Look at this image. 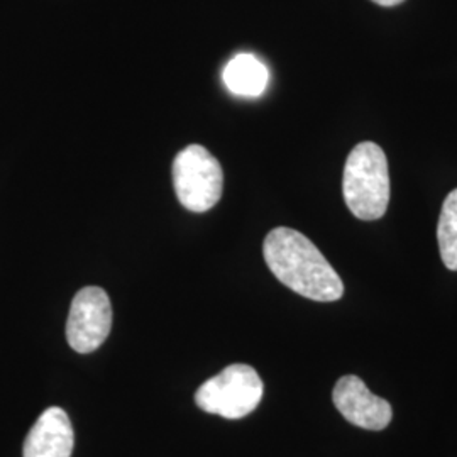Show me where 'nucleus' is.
<instances>
[{"label":"nucleus","mask_w":457,"mask_h":457,"mask_svg":"<svg viewBox=\"0 0 457 457\" xmlns=\"http://www.w3.org/2000/svg\"><path fill=\"white\" fill-rule=\"evenodd\" d=\"M271 273L295 294L315 302H336L344 283L309 237L290 228H273L262 245Z\"/></svg>","instance_id":"obj_1"},{"label":"nucleus","mask_w":457,"mask_h":457,"mask_svg":"<svg viewBox=\"0 0 457 457\" xmlns=\"http://www.w3.org/2000/svg\"><path fill=\"white\" fill-rule=\"evenodd\" d=\"M345 205L361 220L381 219L390 204V170L385 151L371 141L354 147L344 166Z\"/></svg>","instance_id":"obj_2"},{"label":"nucleus","mask_w":457,"mask_h":457,"mask_svg":"<svg viewBox=\"0 0 457 457\" xmlns=\"http://www.w3.org/2000/svg\"><path fill=\"white\" fill-rule=\"evenodd\" d=\"M262 378L247 364H230L195 393L196 407L224 419H243L262 403Z\"/></svg>","instance_id":"obj_3"},{"label":"nucleus","mask_w":457,"mask_h":457,"mask_svg":"<svg viewBox=\"0 0 457 457\" xmlns=\"http://www.w3.org/2000/svg\"><path fill=\"white\" fill-rule=\"evenodd\" d=\"M173 185L181 205L192 212H207L220 200L224 171L205 147L192 145L173 162Z\"/></svg>","instance_id":"obj_4"},{"label":"nucleus","mask_w":457,"mask_h":457,"mask_svg":"<svg viewBox=\"0 0 457 457\" xmlns=\"http://www.w3.org/2000/svg\"><path fill=\"white\" fill-rule=\"evenodd\" d=\"M112 327L109 295L98 287H87L75 295L66 322V339L71 349L88 354L105 343Z\"/></svg>","instance_id":"obj_5"},{"label":"nucleus","mask_w":457,"mask_h":457,"mask_svg":"<svg viewBox=\"0 0 457 457\" xmlns=\"http://www.w3.org/2000/svg\"><path fill=\"white\" fill-rule=\"evenodd\" d=\"M332 400L344 419L361 428L383 430L392 422V405L370 392L358 376H343L334 386Z\"/></svg>","instance_id":"obj_6"},{"label":"nucleus","mask_w":457,"mask_h":457,"mask_svg":"<svg viewBox=\"0 0 457 457\" xmlns=\"http://www.w3.org/2000/svg\"><path fill=\"white\" fill-rule=\"evenodd\" d=\"M75 432L65 410L51 407L41 413L31 427L24 447V457H71Z\"/></svg>","instance_id":"obj_7"},{"label":"nucleus","mask_w":457,"mask_h":457,"mask_svg":"<svg viewBox=\"0 0 457 457\" xmlns=\"http://www.w3.org/2000/svg\"><path fill=\"white\" fill-rule=\"evenodd\" d=\"M222 80L228 90L243 97H260L268 87V68L253 54H237L224 68Z\"/></svg>","instance_id":"obj_8"},{"label":"nucleus","mask_w":457,"mask_h":457,"mask_svg":"<svg viewBox=\"0 0 457 457\" xmlns=\"http://www.w3.org/2000/svg\"><path fill=\"white\" fill-rule=\"evenodd\" d=\"M437 241L445 268L457 271V188L444 200L437 226Z\"/></svg>","instance_id":"obj_9"},{"label":"nucleus","mask_w":457,"mask_h":457,"mask_svg":"<svg viewBox=\"0 0 457 457\" xmlns=\"http://www.w3.org/2000/svg\"><path fill=\"white\" fill-rule=\"evenodd\" d=\"M371 2H375V4L381 5V7H395V5H398V4H402L405 0H371Z\"/></svg>","instance_id":"obj_10"}]
</instances>
